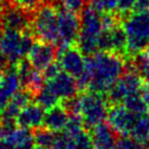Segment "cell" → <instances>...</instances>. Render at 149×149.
<instances>
[{"mask_svg": "<svg viewBox=\"0 0 149 149\" xmlns=\"http://www.w3.org/2000/svg\"><path fill=\"white\" fill-rule=\"evenodd\" d=\"M33 14L17 7L11 0L2 1L1 7V20L3 29L25 32L32 31Z\"/></svg>", "mask_w": 149, "mask_h": 149, "instance_id": "ba28073f", "label": "cell"}, {"mask_svg": "<svg viewBox=\"0 0 149 149\" xmlns=\"http://www.w3.org/2000/svg\"><path fill=\"white\" fill-rule=\"evenodd\" d=\"M7 68H8V61L0 51V74H2L7 70Z\"/></svg>", "mask_w": 149, "mask_h": 149, "instance_id": "d6a6232c", "label": "cell"}, {"mask_svg": "<svg viewBox=\"0 0 149 149\" xmlns=\"http://www.w3.org/2000/svg\"><path fill=\"white\" fill-rule=\"evenodd\" d=\"M79 98V116L82 118L84 126L94 127L96 125L104 122L108 118V100L104 94L88 91Z\"/></svg>", "mask_w": 149, "mask_h": 149, "instance_id": "8992f818", "label": "cell"}, {"mask_svg": "<svg viewBox=\"0 0 149 149\" xmlns=\"http://www.w3.org/2000/svg\"><path fill=\"white\" fill-rule=\"evenodd\" d=\"M133 69L136 71L143 81L149 83V54L143 50L135 54L133 60Z\"/></svg>", "mask_w": 149, "mask_h": 149, "instance_id": "44dd1931", "label": "cell"}, {"mask_svg": "<svg viewBox=\"0 0 149 149\" xmlns=\"http://www.w3.org/2000/svg\"><path fill=\"white\" fill-rule=\"evenodd\" d=\"M42 109L44 108L40 107L37 102L36 104L29 102L19 112L15 119L17 126L26 128L40 127L44 123V118H45V113Z\"/></svg>", "mask_w": 149, "mask_h": 149, "instance_id": "e0dca14e", "label": "cell"}, {"mask_svg": "<svg viewBox=\"0 0 149 149\" xmlns=\"http://www.w3.org/2000/svg\"><path fill=\"white\" fill-rule=\"evenodd\" d=\"M81 31L77 46L86 56H91L99 51V37L104 31L102 14L91 3L81 11Z\"/></svg>", "mask_w": 149, "mask_h": 149, "instance_id": "7a4b0ae2", "label": "cell"}, {"mask_svg": "<svg viewBox=\"0 0 149 149\" xmlns=\"http://www.w3.org/2000/svg\"><path fill=\"white\" fill-rule=\"evenodd\" d=\"M59 44L61 46L75 45L77 42L81 31V17L77 13L64 8H58Z\"/></svg>", "mask_w": 149, "mask_h": 149, "instance_id": "9c48e42d", "label": "cell"}, {"mask_svg": "<svg viewBox=\"0 0 149 149\" xmlns=\"http://www.w3.org/2000/svg\"><path fill=\"white\" fill-rule=\"evenodd\" d=\"M143 79L136 71H125L124 74L108 91V100L112 104H122L128 96L141 93Z\"/></svg>", "mask_w": 149, "mask_h": 149, "instance_id": "52a82bcc", "label": "cell"}, {"mask_svg": "<svg viewBox=\"0 0 149 149\" xmlns=\"http://www.w3.org/2000/svg\"><path fill=\"white\" fill-rule=\"evenodd\" d=\"M60 71H61V68L59 65V63H51L49 66H47L45 70L42 71V73H44L45 79L48 81V79L54 77Z\"/></svg>", "mask_w": 149, "mask_h": 149, "instance_id": "4dcf8cb0", "label": "cell"}, {"mask_svg": "<svg viewBox=\"0 0 149 149\" xmlns=\"http://www.w3.org/2000/svg\"><path fill=\"white\" fill-rule=\"evenodd\" d=\"M86 70L89 75L88 91L108 93L126 71L122 56L111 51H97L86 59Z\"/></svg>", "mask_w": 149, "mask_h": 149, "instance_id": "6da1fadb", "label": "cell"}, {"mask_svg": "<svg viewBox=\"0 0 149 149\" xmlns=\"http://www.w3.org/2000/svg\"><path fill=\"white\" fill-rule=\"evenodd\" d=\"M58 63L61 70L79 79L86 71V59L82 50L75 45L61 46L58 51Z\"/></svg>", "mask_w": 149, "mask_h": 149, "instance_id": "30bf717a", "label": "cell"}, {"mask_svg": "<svg viewBox=\"0 0 149 149\" xmlns=\"http://www.w3.org/2000/svg\"><path fill=\"white\" fill-rule=\"evenodd\" d=\"M35 98H36L37 104L42 108L46 109V110L49 109V108H52L56 104H58L59 101H60V99L56 96V94L46 84L42 86V89L36 94Z\"/></svg>", "mask_w": 149, "mask_h": 149, "instance_id": "7402d4cb", "label": "cell"}, {"mask_svg": "<svg viewBox=\"0 0 149 149\" xmlns=\"http://www.w3.org/2000/svg\"><path fill=\"white\" fill-rule=\"evenodd\" d=\"M141 93V96H143L144 100H145V102L147 104V106H148V108H149V83H147L146 85L143 86Z\"/></svg>", "mask_w": 149, "mask_h": 149, "instance_id": "1f68e13d", "label": "cell"}, {"mask_svg": "<svg viewBox=\"0 0 149 149\" xmlns=\"http://www.w3.org/2000/svg\"><path fill=\"white\" fill-rule=\"evenodd\" d=\"M116 134L118 133L110 126L109 123H100L91 127V141L94 149H116Z\"/></svg>", "mask_w": 149, "mask_h": 149, "instance_id": "9a60e30c", "label": "cell"}, {"mask_svg": "<svg viewBox=\"0 0 149 149\" xmlns=\"http://www.w3.org/2000/svg\"><path fill=\"white\" fill-rule=\"evenodd\" d=\"M32 33L38 40L58 45V10L49 3L42 4L33 14Z\"/></svg>", "mask_w": 149, "mask_h": 149, "instance_id": "5b68a950", "label": "cell"}, {"mask_svg": "<svg viewBox=\"0 0 149 149\" xmlns=\"http://www.w3.org/2000/svg\"><path fill=\"white\" fill-rule=\"evenodd\" d=\"M122 104H124L130 111H132L133 113H135L137 116L143 114L148 110V106L143 98L141 93H137V94L128 96Z\"/></svg>", "mask_w": 149, "mask_h": 149, "instance_id": "603a6c76", "label": "cell"}, {"mask_svg": "<svg viewBox=\"0 0 149 149\" xmlns=\"http://www.w3.org/2000/svg\"><path fill=\"white\" fill-rule=\"evenodd\" d=\"M56 133L49 131L48 128L37 127L34 131V138H35V144L38 146H42L48 149H51L52 144L54 141Z\"/></svg>", "mask_w": 149, "mask_h": 149, "instance_id": "cb8c5ba5", "label": "cell"}, {"mask_svg": "<svg viewBox=\"0 0 149 149\" xmlns=\"http://www.w3.org/2000/svg\"><path fill=\"white\" fill-rule=\"evenodd\" d=\"M6 141L12 144L17 149H33L35 145L34 132L31 131V128L20 126L14 128Z\"/></svg>", "mask_w": 149, "mask_h": 149, "instance_id": "d6986e66", "label": "cell"}, {"mask_svg": "<svg viewBox=\"0 0 149 149\" xmlns=\"http://www.w3.org/2000/svg\"><path fill=\"white\" fill-rule=\"evenodd\" d=\"M0 149H17L12 144H10L9 141H0Z\"/></svg>", "mask_w": 149, "mask_h": 149, "instance_id": "836d02e7", "label": "cell"}, {"mask_svg": "<svg viewBox=\"0 0 149 149\" xmlns=\"http://www.w3.org/2000/svg\"><path fill=\"white\" fill-rule=\"evenodd\" d=\"M130 135L136 138L149 148V113L145 112L137 116L136 121L133 125Z\"/></svg>", "mask_w": 149, "mask_h": 149, "instance_id": "ffe728a7", "label": "cell"}, {"mask_svg": "<svg viewBox=\"0 0 149 149\" xmlns=\"http://www.w3.org/2000/svg\"><path fill=\"white\" fill-rule=\"evenodd\" d=\"M119 0H91V4L94 6L102 13H113L116 11Z\"/></svg>", "mask_w": 149, "mask_h": 149, "instance_id": "484cf974", "label": "cell"}, {"mask_svg": "<svg viewBox=\"0 0 149 149\" xmlns=\"http://www.w3.org/2000/svg\"><path fill=\"white\" fill-rule=\"evenodd\" d=\"M137 114L130 111L123 104H114L109 108L108 121L109 124L118 134L120 135H130Z\"/></svg>", "mask_w": 149, "mask_h": 149, "instance_id": "8fae6325", "label": "cell"}, {"mask_svg": "<svg viewBox=\"0 0 149 149\" xmlns=\"http://www.w3.org/2000/svg\"><path fill=\"white\" fill-rule=\"evenodd\" d=\"M51 149H73L69 136L65 133H57Z\"/></svg>", "mask_w": 149, "mask_h": 149, "instance_id": "f1b7e54d", "label": "cell"}, {"mask_svg": "<svg viewBox=\"0 0 149 149\" xmlns=\"http://www.w3.org/2000/svg\"><path fill=\"white\" fill-rule=\"evenodd\" d=\"M127 40V54H135L149 46V10L134 11L122 23Z\"/></svg>", "mask_w": 149, "mask_h": 149, "instance_id": "3957f363", "label": "cell"}, {"mask_svg": "<svg viewBox=\"0 0 149 149\" xmlns=\"http://www.w3.org/2000/svg\"><path fill=\"white\" fill-rule=\"evenodd\" d=\"M1 7H2V2L0 1V34H1V32L3 31V29H2L3 25H2V20H1Z\"/></svg>", "mask_w": 149, "mask_h": 149, "instance_id": "e575fe53", "label": "cell"}, {"mask_svg": "<svg viewBox=\"0 0 149 149\" xmlns=\"http://www.w3.org/2000/svg\"><path fill=\"white\" fill-rule=\"evenodd\" d=\"M61 7L72 12H81L87 4V0H60Z\"/></svg>", "mask_w": 149, "mask_h": 149, "instance_id": "4316f807", "label": "cell"}, {"mask_svg": "<svg viewBox=\"0 0 149 149\" xmlns=\"http://www.w3.org/2000/svg\"><path fill=\"white\" fill-rule=\"evenodd\" d=\"M148 149H149V148H148Z\"/></svg>", "mask_w": 149, "mask_h": 149, "instance_id": "8d00e7d4", "label": "cell"}, {"mask_svg": "<svg viewBox=\"0 0 149 149\" xmlns=\"http://www.w3.org/2000/svg\"><path fill=\"white\" fill-rule=\"evenodd\" d=\"M20 87L21 79L15 64H13L12 66L7 68L2 74H0V113L7 107L12 96L20 91Z\"/></svg>", "mask_w": 149, "mask_h": 149, "instance_id": "4fadbf2b", "label": "cell"}, {"mask_svg": "<svg viewBox=\"0 0 149 149\" xmlns=\"http://www.w3.org/2000/svg\"><path fill=\"white\" fill-rule=\"evenodd\" d=\"M33 149H48V148H46V147H42V146H38V145H36V146H34V148Z\"/></svg>", "mask_w": 149, "mask_h": 149, "instance_id": "d590c367", "label": "cell"}, {"mask_svg": "<svg viewBox=\"0 0 149 149\" xmlns=\"http://www.w3.org/2000/svg\"><path fill=\"white\" fill-rule=\"evenodd\" d=\"M33 97V94L25 88H23L22 91H17L12 96V98L9 100L8 104L4 108L3 111L0 113V120L15 123V119H17L19 112L32 101Z\"/></svg>", "mask_w": 149, "mask_h": 149, "instance_id": "2e32d148", "label": "cell"}, {"mask_svg": "<svg viewBox=\"0 0 149 149\" xmlns=\"http://www.w3.org/2000/svg\"><path fill=\"white\" fill-rule=\"evenodd\" d=\"M56 54H57L56 45L38 40V42H34L32 49L29 50V54H27V57H29L27 60L35 69L42 72L47 66L54 63Z\"/></svg>", "mask_w": 149, "mask_h": 149, "instance_id": "5bb4252c", "label": "cell"}, {"mask_svg": "<svg viewBox=\"0 0 149 149\" xmlns=\"http://www.w3.org/2000/svg\"><path fill=\"white\" fill-rule=\"evenodd\" d=\"M34 42L32 31L19 32L4 29L0 34V51L11 64H15L27 56Z\"/></svg>", "mask_w": 149, "mask_h": 149, "instance_id": "277c9868", "label": "cell"}, {"mask_svg": "<svg viewBox=\"0 0 149 149\" xmlns=\"http://www.w3.org/2000/svg\"><path fill=\"white\" fill-rule=\"evenodd\" d=\"M116 149H148L143 143L131 135H122L118 138Z\"/></svg>", "mask_w": 149, "mask_h": 149, "instance_id": "d4e9b609", "label": "cell"}, {"mask_svg": "<svg viewBox=\"0 0 149 149\" xmlns=\"http://www.w3.org/2000/svg\"><path fill=\"white\" fill-rule=\"evenodd\" d=\"M45 84L54 91L59 99L63 101L72 99L79 91V85L76 79L62 70L54 77L46 81Z\"/></svg>", "mask_w": 149, "mask_h": 149, "instance_id": "7c38bea8", "label": "cell"}, {"mask_svg": "<svg viewBox=\"0 0 149 149\" xmlns=\"http://www.w3.org/2000/svg\"><path fill=\"white\" fill-rule=\"evenodd\" d=\"M13 3L17 7L24 9L25 11L29 13H34L40 6L42 0H11Z\"/></svg>", "mask_w": 149, "mask_h": 149, "instance_id": "83f0119b", "label": "cell"}, {"mask_svg": "<svg viewBox=\"0 0 149 149\" xmlns=\"http://www.w3.org/2000/svg\"><path fill=\"white\" fill-rule=\"evenodd\" d=\"M137 0H119L118 1V8L116 11L119 12L120 17L127 15L135 9Z\"/></svg>", "mask_w": 149, "mask_h": 149, "instance_id": "f546056e", "label": "cell"}, {"mask_svg": "<svg viewBox=\"0 0 149 149\" xmlns=\"http://www.w3.org/2000/svg\"><path fill=\"white\" fill-rule=\"evenodd\" d=\"M70 118V112L64 104H56L52 108L47 109L44 118V125L46 128L54 133H60L66 126Z\"/></svg>", "mask_w": 149, "mask_h": 149, "instance_id": "ac0fdd59", "label": "cell"}]
</instances>
